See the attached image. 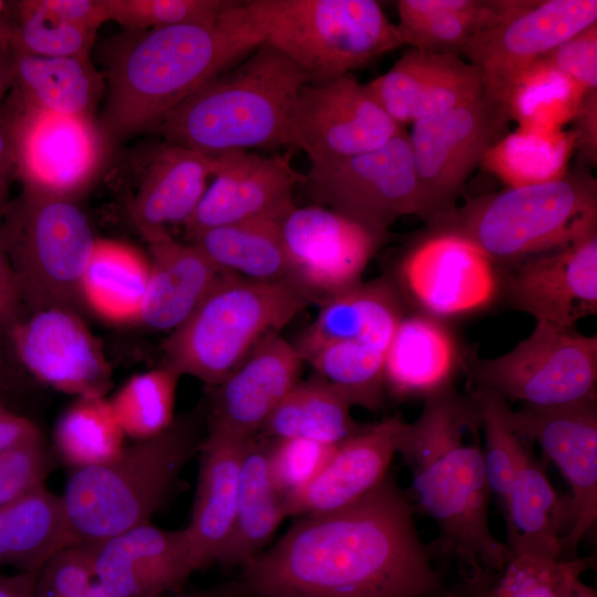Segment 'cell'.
Here are the masks:
<instances>
[{
    "mask_svg": "<svg viewBox=\"0 0 597 597\" xmlns=\"http://www.w3.org/2000/svg\"><path fill=\"white\" fill-rule=\"evenodd\" d=\"M409 496L389 471L355 503L301 516L242 565L252 597H437L446 589Z\"/></svg>",
    "mask_w": 597,
    "mask_h": 597,
    "instance_id": "cell-1",
    "label": "cell"
},
{
    "mask_svg": "<svg viewBox=\"0 0 597 597\" xmlns=\"http://www.w3.org/2000/svg\"><path fill=\"white\" fill-rule=\"evenodd\" d=\"M425 399L419 417L404 422L397 453L411 473L407 492L415 512L439 531L434 548L467 565L502 570L512 558L489 524V498L479 432L481 419L470 396L449 387Z\"/></svg>",
    "mask_w": 597,
    "mask_h": 597,
    "instance_id": "cell-2",
    "label": "cell"
},
{
    "mask_svg": "<svg viewBox=\"0 0 597 597\" xmlns=\"http://www.w3.org/2000/svg\"><path fill=\"white\" fill-rule=\"evenodd\" d=\"M263 42L245 1H234L211 22L130 31L108 57L100 125L106 139L156 129L192 93Z\"/></svg>",
    "mask_w": 597,
    "mask_h": 597,
    "instance_id": "cell-3",
    "label": "cell"
},
{
    "mask_svg": "<svg viewBox=\"0 0 597 597\" xmlns=\"http://www.w3.org/2000/svg\"><path fill=\"white\" fill-rule=\"evenodd\" d=\"M304 72L263 42L192 93L158 125L166 143L208 157L289 146L287 130Z\"/></svg>",
    "mask_w": 597,
    "mask_h": 597,
    "instance_id": "cell-4",
    "label": "cell"
},
{
    "mask_svg": "<svg viewBox=\"0 0 597 597\" xmlns=\"http://www.w3.org/2000/svg\"><path fill=\"white\" fill-rule=\"evenodd\" d=\"M202 440L191 415L106 463L72 470L61 498L75 541L96 543L150 523Z\"/></svg>",
    "mask_w": 597,
    "mask_h": 597,
    "instance_id": "cell-5",
    "label": "cell"
},
{
    "mask_svg": "<svg viewBox=\"0 0 597 597\" xmlns=\"http://www.w3.org/2000/svg\"><path fill=\"white\" fill-rule=\"evenodd\" d=\"M312 302L290 279L260 282L220 272L192 313L164 341V366L216 387L260 341L279 333Z\"/></svg>",
    "mask_w": 597,
    "mask_h": 597,
    "instance_id": "cell-6",
    "label": "cell"
},
{
    "mask_svg": "<svg viewBox=\"0 0 597 597\" xmlns=\"http://www.w3.org/2000/svg\"><path fill=\"white\" fill-rule=\"evenodd\" d=\"M429 223L463 233L510 266L597 231V181L580 167L555 181L479 196Z\"/></svg>",
    "mask_w": 597,
    "mask_h": 597,
    "instance_id": "cell-7",
    "label": "cell"
},
{
    "mask_svg": "<svg viewBox=\"0 0 597 597\" xmlns=\"http://www.w3.org/2000/svg\"><path fill=\"white\" fill-rule=\"evenodd\" d=\"M271 44L322 84L404 45L396 24L374 0L245 1Z\"/></svg>",
    "mask_w": 597,
    "mask_h": 597,
    "instance_id": "cell-8",
    "label": "cell"
},
{
    "mask_svg": "<svg viewBox=\"0 0 597 597\" xmlns=\"http://www.w3.org/2000/svg\"><path fill=\"white\" fill-rule=\"evenodd\" d=\"M0 237L30 314L84 305L82 279L96 239L73 199L22 187L0 221Z\"/></svg>",
    "mask_w": 597,
    "mask_h": 597,
    "instance_id": "cell-9",
    "label": "cell"
},
{
    "mask_svg": "<svg viewBox=\"0 0 597 597\" xmlns=\"http://www.w3.org/2000/svg\"><path fill=\"white\" fill-rule=\"evenodd\" d=\"M297 186L316 205L385 233L400 217L430 218L406 129L373 150L311 164Z\"/></svg>",
    "mask_w": 597,
    "mask_h": 597,
    "instance_id": "cell-10",
    "label": "cell"
},
{
    "mask_svg": "<svg viewBox=\"0 0 597 597\" xmlns=\"http://www.w3.org/2000/svg\"><path fill=\"white\" fill-rule=\"evenodd\" d=\"M479 387L531 407L597 399V336L536 323L509 353L475 365Z\"/></svg>",
    "mask_w": 597,
    "mask_h": 597,
    "instance_id": "cell-11",
    "label": "cell"
},
{
    "mask_svg": "<svg viewBox=\"0 0 597 597\" xmlns=\"http://www.w3.org/2000/svg\"><path fill=\"white\" fill-rule=\"evenodd\" d=\"M398 280L421 313L442 321L486 308L502 284L498 264L479 244L439 223L409 245Z\"/></svg>",
    "mask_w": 597,
    "mask_h": 597,
    "instance_id": "cell-12",
    "label": "cell"
},
{
    "mask_svg": "<svg viewBox=\"0 0 597 597\" xmlns=\"http://www.w3.org/2000/svg\"><path fill=\"white\" fill-rule=\"evenodd\" d=\"M502 103L476 98L412 124L410 147L430 218L449 213L486 150L509 130Z\"/></svg>",
    "mask_w": 597,
    "mask_h": 597,
    "instance_id": "cell-13",
    "label": "cell"
},
{
    "mask_svg": "<svg viewBox=\"0 0 597 597\" xmlns=\"http://www.w3.org/2000/svg\"><path fill=\"white\" fill-rule=\"evenodd\" d=\"M596 0H509L503 17L461 52L502 103L515 78L561 42L597 23Z\"/></svg>",
    "mask_w": 597,
    "mask_h": 597,
    "instance_id": "cell-14",
    "label": "cell"
},
{
    "mask_svg": "<svg viewBox=\"0 0 597 597\" xmlns=\"http://www.w3.org/2000/svg\"><path fill=\"white\" fill-rule=\"evenodd\" d=\"M13 123L22 187L72 199L101 168L106 137L93 117L35 107L12 91L6 98Z\"/></svg>",
    "mask_w": 597,
    "mask_h": 597,
    "instance_id": "cell-15",
    "label": "cell"
},
{
    "mask_svg": "<svg viewBox=\"0 0 597 597\" xmlns=\"http://www.w3.org/2000/svg\"><path fill=\"white\" fill-rule=\"evenodd\" d=\"M279 227L290 280L320 303L360 283L388 235L320 205L295 206Z\"/></svg>",
    "mask_w": 597,
    "mask_h": 597,
    "instance_id": "cell-16",
    "label": "cell"
},
{
    "mask_svg": "<svg viewBox=\"0 0 597 597\" xmlns=\"http://www.w3.org/2000/svg\"><path fill=\"white\" fill-rule=\"evenodd\" d=\"M365 84L353 76L305 84L294 104L289 147L302 149L311 164L378 148L401 133Z\"/></svg>",
    "mask_w": 597,
    "mask_h": 597,
    "instance_id": "cell-17",
    "label": "cell"
},
{
    "mask_svg": "<svg viewBox=\"0 0 597 597\" xmlns=\"http://www.w3.org/2000/svg\"><path fill=\"white\" fill-rule=\"evenodd\" d=\"M511 430L540 444L570 486L569 526L563 554H574L597 520V399L557 407L504 411Z\"/></svg>",
    "mask_w": 597,
    "mask_h": 597,
    "instance_id": "cell-18",
    "label": "cell"
},
{
    "mask_svg": "<svg viewBox=\"0 0 597 597\" xmlns=\"http://www.w3.org/2000/svg\"><path fill=\"white\" fill-rule=\"evenodd\" d=\"M510 268L507 301L536 323L574 328L582 318L597 314V231Z\"/></svg>",
    "mask_w": 597,
    "mask_h": 597,
    "instance_id": "cell-19",
    "label": "cell"
},
{
    "mask_svg": "<svg viewBox=\"0 0 597 597\" xmlns=\"http://www.w3.org/2000/svg\"><path fill=\"white\" fill-rule=\"evenodd\" d=\"M9 334L21 364L46 386L76 398L104 397L109 390V365L75 312L38 311L21 318Z\"/></svg>",
    "mask_w": 597,
    "mask_h": 597,
    "instance_id": "cell-20",
    "label": "cell"
},
{
    "mask_svg": "<svg viewBox=\"0 0 597 597\" xmlns=\"http://www.w3.org/2000/svg\"><path fill=\"white\" fill-rule=\"evenodd\" d=\"M213 180L184 223L188 234L243 221L282 219L292 208L301 174L291 154L233 151L216 157Z\"/></svg>",
    "mask_w": 597,
    "mask_h": 597,
    "instance_id": "cell-21",
    "label": "cell"
},
{
    "mask_svg": "<svg viewBox=\"0 0 597 597\" xmlns=\"http://www.w3.org/2000/svg\"><path fill=\"white\" fill-rule=\"evenodd\" d=\"M303 359L279 333L260 341L242 363L214 387L206 436L254 439L283 398L300 381Z\"/></svg>",
    "mask_w": 597,
    "mask_h": 597,
    "instance_id": "cell-22",
    "label": "cell"
},
{
    "mask_svg": "<svg viewBox=\"0 0 597 597\" xmlns=\"http://www.w3.org/2000/svg\"><path fill=\"white\" fill-rule=\"evenodd\" d=\"M91 544L95 579L113 597H157L198 569L185 527L145 523Z\"/></svg>",
    "mask_w": 597,
    "mask_h": 597,
    "instance_id": "cell-23",
    "label": "cell"
},
{
    "mask_svg": "<svg viewBox=\"0 0 597 597\" xmlns=\"http://www.w3.org/2000/svg\"><path fill=\"white\" fill-rule=\"evenodd\" d=\"M365 85L401 127L452 109L484 92L479 70L462 56L413 48L388 72Z\"/></svg>",
    "mask_w": 597,
    "mask_h": 597,
    "instance_id": "cell-24",
    "label": "cell"
},
{
    "mask_svg": "<svg viewBox=\"0 0 597 597\" xmlns=\"http://www.w3.org/2000/svg\"><path fill=\"white\" fill-rule=\"evenodd\" d=\"M402 425L398 418H385L339 443L305 486L284 498L286 515L328 513L366 495L389 472Z\"/></svg>",
    "mask_w": 597,
    "mask_h": 597,
    "instance_id": "cell-25",
    "label": "cell"
},
{
    "mask_svg": "<svg viewBox=\"0 0 597 597\" xmlns=\"http://www.w3.org/2000/svg\"><path fill=\"white\" fill-rule=\"evenodd\" d=\"M216 167V158L182 146L165 142L155 150L128 209L145 240L189 219Z\"/></svg>",
    "mask_w": 597,
    "mask_h": 597,
    "instance_id": "cell-26",
    "label": "cell"
},
{
    "mask_svg": "<svg viewBox=\"0 0 597 597\" xmlns=\"http://www.w3.org/2000/svg\"><path fill=\"white\" fill-rule=\"evenodd\" d=\"M459 366L457 339L442 320L404 315L386 352L385 390L398 399L426 398L451 387Z\"/></svg>",
    "mask_w": 597,
    "mask_h": 597,
    "instance_id": "cell-27",
    "label": "cell"
},
{
    "mask_svg": "<svg viewBox=\"0 0 597 597\" xmlns=\"http://www.w3.org/2000/svg\"><path fill=\"white\" fill-rule=\"evenodd\" d=\"M398 286L388 277L360 282L321 303L315 321L294 345L303 362L324 346L366 342L388 349L404 316Z\"/></svg>",
    "mask_w": 597,
    "mask_h": 597,
    "instance_id": "cell-28",
    "label": "cell"
},
{
    "mask_svg": "<svg viewBox=\"0 0 597 597\" xmlns=\"http://www.w3.org/2000/svg\"><path fill=\"white\" fill-rule=\"evenodd\" d=\"M251 440H202L191 517L185 527L198 569L217 562L231 534L241 464Z\"/></svg>",
    "mask_w": 597,
    "mask_h": 597,
    "instance_id": "cell-29",
    "label": "cell"
},
{
    "mask_svg": "<svg viewBox=\"0 0 597 597\" xmlns=\"http://www.w3.org/2000/svg\"><path fill=\"white\" fill-rule=\"evenodd\" d=\"M149 280L139 323L174 331L197 307L221 272L193 244L169 232L147 240Z\"/></svg>",
    "mask_w": 597,
    "mask_h": 597,
    "instance_id": "cell-30",
    "label": "cell"
},
{
    "mask_svg": "<svg viewBox=\"0 0 597 597\" xmlns=\"http://www.w3.org/2000/svg\"><path fill=\"white\" fill-rule=\"evenodd\" d=\"M569 501L555 492L536 458L525 449L502 506L512 556L562 559Z\"/></svg>",
    "mask_w": 597,
    "mask_h": 597,
    "instance_id": "cell-31",
    "label": "cell"
},
{
    "mask_svg": "<svg viewBox=\"0 0 597 597\" xmlns=\"http://www.w3.org/2000/svg\"><path fill=\"white\" fill-rule=\"evenodd\" d=\"M74 543L61 495L45 486L0 506V566L39 573L49 558Z\"/></svg>",
    "mask_w": 597,
    "mask_h": 597,
    "instance_id": "cell-32",
    "label": "cell"
},
{
    "mask_svg": "<svg viewBox=\"0 0 597 597\" xmlns=\"http://www.w3.org/2000/svg\"><path fill=\"white\" fill-rule=\"evenodd\" d=\"M269 439L255 437L244 452L231 534L217 563L243 565L260 553L287 516L269 470Z\"/></svg>",
    "mask_w": 597,
    "mask_h": 597,
    "instance_id": "cell-33",
    "label": "cell"
},
{
    "mask_svg": "<svg viewBox=\"0 0 597 597\" xmlns=\"http://www.w3.org/2000/svg\"><path fill=\"white\" fill-rule=\"evenodd\" d=\"M14 51L12 92L19 98L45 111L93 117L104 80L90 57L40 56L15 46Z\"/></svg>",
    "mask_w": 597,
    "mask_h": 597,
    "instance_id": "cell-34",
    "label": "cell"
},
{
    "mask_svg": "<svg viewBox=\"0 0 597 597\" xmlns=\"http://www.w3.org/2000/svg\"><path fill=\"white\" fill-rule=\"evenodd\" d=\"M509 0H399L396 24L404 45L457 54L479 32L495 24Z\"/></svg>",
    "mask_w": 597,
    "mask_h": 597,
    "instance_id": "cell-35",
    "label": "cell"
},
{
    "mask_svg": "<svg viewBox=\"0 0 597 597\" xmlns=\"http://www.w3.org/2000/svg\"><path fill=\"white\" fill-rule=\"evenodd\" d=\"M353 406L343 390L316 375L291 389L256 437L301 438L337 446L364 428L353 419Z\"/></svg>",
    "mask_w": 597,
    "mask_h": 597,
    "instance_id": "cell-36",
    "label": "cell"
},
{
    "mask_svg": "<svg viewBox=\"0 0 597 597\" xmlns=\"http://www.w3.org/2000/svg\"><path fill=\"white\" fill-rule=\"evenodd\" d=\"M149 280V261L134 248L95 240L82 279L83 304L112 323L139 321Z\"/></svg>",
    "mask_w": 597,
    "mask_h": 597,
    "instance_id": "cell-37",
    "label": "cell"
},
{
    "mask_svg": "<svg viewBox=\"0 0 597 597\" xmlns=\"http://www.w3.org/2000/svg\"><path fill=\"white\" fill-rule=\"evenodd\" d=\"M280 220L237 222L188 235L190 243L221 272L253 281L275 282L290 279Z\"/></svg>",
    "mask_w": 597,
    "mask_h": 597,
    "instance_id": "cell-38",
    "label": "cell"
},
{
    "mask_svg": "<svg viewBox=\"0 0 597 597\" xmlns=\"http://www.w3.org/2000/svg\"><path fill=\"white\" fill-rule=\"evenodd\" d=\"M574 150L572 130L517 126L486 150L481 166L506 187L541 185L567 174Z\"/></svg>",
    "mask_w": 597,
    "mask_h": 597,
    "instance_id": "cell-39",
    "label": "cell"
},
{
    "mask_svg": "<svg viewBox=\"0 0 597 597\" xmlns=\"http://www.w3.org/2000/svg\"><path fill=\"white\" fill-rule=\"evenodd\" d=\"M125 434L105 397H77L56 421L53 439L57 458L72 470L115 459Z\"/></svg>",
    "mask_w": 597,
    "mask_h": 597,
    "instance_id": "cell-40",
    "label": "cell"
},
{
    "mask_svg": "<svg viewBox=\"0 0 597 597\" xmlns=\"http://www.w3.org/2000/svg\"><path fill=\"white\" fill-rule=\"evenodd\" d=\"M585 91L542 59L524 70L502 104L520 127L563 129L573 122Z\"/></svg>",
    "mask_w": 597,
    "mask_h": 597,
    "instance_id": "cell-41",
    "label": "cell"
},
{
    "mask_svg": "<svg viewBox=\"0 0 597 597\" xmlns=\"http://www.w3.org/2000/svg\"><path fill=\"white\" fill-rule=\"evenodd\" d=\"M179 377L163 366L133 376L115 392L109 404L125 436L140 441L172 425Z\"/></svg>",
    "mask_w": 597,
    "mask_h": 597,
    "instance_id": "cell-42",
    "label": "cell"
},
{
    "mask_svg": "<svg viewBox=\"0 0 597 597\" xmlns=\"http://www.w3.org/2000/svg\"><path fill=\"white\" fill-rule=\"evenodd\" d=\"M572 559L512 556L502 570H464L461 580L446 587L444 594L447 597H557Z\"/></svg>",
    "mask_w": 597,
    "mask_h": 597,
    "instance_id": "cell-43",
    "label": "cell"
},
{
    "mask_svg": "<svg viewBox=\"0 0 597 597\" xmlns=\"http://www.w3.org/2000/svg\"><path fill=\"white\" fill-rule=\"evenodd\" d=\"M14 8L10 23L15 49L48 57H90L96 31L71 23L44 0L18 1Z\"/></svg>",
    "mask_w": 597,
    "mask_h": 597,
    "instance_id": "cell-44",
    "label": "cell"
},
{
    "mask_svg": "<svg viewBox=\"0 0 597 597\" xmlns=\"http://www.w3.org/2000/svg\"><path fill=\"white\" fill-rule=\"evenodd\" d=\"M470 397L479 411L484 433L482 457L488 486L502 509L527 446L506 422L505 398L484 387L475 389Z\"/></svg>",
    "mask_w": 597,
    "mask_h": 597,
    "instance_id": "cell-45",
    "label": "cell"
},
{
    "mask_svg": "<svg viewBox=\"0 0 597 597\" xmlns=\"http://www.w3.org/2000/svg\"><path fill=\"white\" fill-rule=\"evenodd\" d=\"M230 0H105L109 21L130 31L207 23L217 19Z\"/></svg>",
    "mask_w": 597,
    "mask_h": 597,
    "instance_id": "cell-46",
    "label": "cell"
},
{
    "mask_svg": "<svg viewBox=\"0 0 597 597\" xmlns=\"http://www.w3.org/2000/svg\"><path fill=\"white\" fill-rule=\"evenodd\" d=\"M337 446L301 438L269 439V470L276 490L283 498L301 490L321 471Z\"/></svg>",
    "mask_w": 597,
    "mask_h": 597,
    "instance_id": "cell-47",
    "label": "cell"
},
{
    "mask_svg": "<svg viewBox=\"0 0 597 597\" xmlns=\"http://www.w3.org/2000/svg\"><path fill=\"white\" fill-rule=\"evenodd\" d=\"M95 580L92 544L74 543L42 566L34 597H82Z\"/></svg>",
    "mask_w": 597,
    "mask_h": 597,
    "instance_id": "cell-48",
    "label": "cell"
},
{
    "mask_svg": "<svg viewBox=\"0 0 597 597\" xmlns=\"http://www.w3.org/2000/svg\"><path fill=\"white\" fill-rule=\"evenodd\" d=\"M52 468L43 439L0 451V506L45 486Z\"/></svg>",
    "mask_w": 597,
    "mask_h": 597,
    "instance_id": "cell-49",
    "label": "cell"
},
{
    "mask_svg": "<svg viewBox=\"0 0 597 597\" xmlns=\"http://www.w3.org/2000/svg\"><path fill=\"white\" fill-rule=\"evenodd\" d=\"M540 59L585 92L597 90V23L561 42Z\"/></svg>",
    "mask_w": 597,
    "mask_h": 597,
    "instance_id": "cell-50",
    "label": "cell"
},
{
    "mask_svg": "<svg viewBox=\"0 0 597 597\" xmlns=\"http://www.w3.org/2000/svg\"><path fill=\"white\" fill-rule=\"evenodd\" d=\"M573 122L575 149L583 161L582 165L595 166L597 163V90L584 93Z\"/></svg>",
    "mask_w": 597,
    "mask_h": 597,
    "instance_id": "cell-51",
    "label": "cell"
},
{
    "mask_svg": "<svg viewBox=\"0 0 597 597\" xmlns=\"http://www.w3.org/2000/svg\"><path fill=\"white\" fill-rule=\"evenodd\" d=\"M18 178L17 151L11 112L3 102L0 107V221L11 201L10 186Z\"/></svg>",
    "mask_w": 597,
    "mask_h": 597,
    "instance_id": "cell-52",
    "label": "cell"
},
{
    "mask_svg": "<svg viewBox=\"0 0 597 597\" xmlns=\"http://www.w3.org/2000/svg\"><path fill=\"white\" fill-rule=\"evenodd\" d=\"M21 310L17 277L0 237V328L9 333L21 320Z\"/></svg>",
    "mask_w": 597,
    "mask_h": 597,
    "instance_id": "cell-53",
    "label": "cell"
},
{
    "mask_svg": "<svg viewBox=\"0 0 597 597\" xmlns=\"http://www.w3.org/2000/svg\"><path fill=\"white\" fill-rule=\"evenodd\" d=\"M45 4L71 23L96 31L109 15L105 0H44Z\"/></svg>",
    "mask_w": 597,
    "mask_h": 597,
    "instance_id": "cell-54",
    "label": "cell"
},
{
    "mask_svg": "<svg viewBox=\"0 0 597 597\" xmlns=\"http://www.w3.org/2000/svg\"><path fill=\"white\" fill-rule=\"evenodd\" d=\"M42 439L36 426L28 418L0 405V451Z\"/></svg>",
    "mask_w": 597,
    "mask_h": 597,
    "instance_id": "cell-55",
    "label": "cell"
},
{
    "mask_svg": "<svg viewBox=\"0 0 597 597\" xmlns=\"http://www.w3.org/2000/svg\"><path fill=\"white\" fill-rule=\"evenodd\" d=\"M14 59L11 23L4 14L0 19V107L14 85Z\"/></svg>",
    "mask_w": 597,
    "mask_h": 597,
    "instance_id": "cell-56",
    "label": "cell"
},
{
    "mask_svg": "<svg viewBox=\"0 0 597 597\" xmlns=\"http://www.w3.org/2000/svg\"><path fill=\"white\" fill-rule=\"evenodd\" d=\"M589 566V558H573L559 585L557 597H597L596 589L580 579L582 573Z\"/></svg>",
    "mask_w": 597,
    "mask_h": 597,
    "instance_id": "cell-57",
    "label": "cell"
},
{
    "mask_svg": "<svg viewBox=\"0 0 597 597\" xmlns=\"http://www.w3.org/2000/svg\"><path fill=\"white\" fill-rule=\"evenodd\" d=\"M39 573L0 574V597H34Z\"/></svg>",
    "mask_w": 597,
    "mask_h": 597,
    "instance_id": "cell-58",
    "label": "cell"
},
{
    "mask_svg": "<svg viewBox=\"0 0 597 597\" xmlns=\"http://www.w3.org/2000/svg\"><path fill=\"white\" fill-rule=\"evenodd\" d=\"M157 597H245L239 583L222 584L213 587L181 593L164 594Z\"/></svg>",
    "mask_w": 597,
    "mask_h": 597,
    "instance_id": "cell-59",
    "label": "cell"
},
{
    "mask_svg": "<svg viewBox=\"0 0 597 597\" xmlns=\"http://www.w3.org/2000/svg\"><path fill=\"white\" fill-rule=\"evenodd\" d=\"M82 597H113L96 580Z\"/></svg>",
    "mask_w": 597,
    "mask_h": 597,
    "instance_id": "cell-60",
    "label": "cell"
},
{
    "mask_svg": "<svg viewBox=\"0 0 597 597\" xmlns=\"http://www.w3.org/2000/svg\"><path fill=\"white\" fill-rule=\"evenodd\" d=\"M2 383H3V358L0 352V388L2 386Z\"/></svg>",
    "mask_w": 597,
    "mask_h": 597,
    "instance_id": "cell-61",
    "label": "cell"
},
{
    "mask_svg": "<svg viewBox=\"0 0 597 597\" xmlns=\"http://www.w3.org/2000/svg\"><path fill=\"white\" fill-rule=\"evenodd\" d=\"M7 4L3 1H0V19L6 14Z\"/></svg>",
    "mask_w": 597,
    "mask_h": 597,
    "instance_id": "cell-62",
    "label": "cell"
},
{
    "mask_svg": "<svg viewBox=\"0 0 597 597\" xmlns=\"http://www.w3.org/2000/svg\"><path fill=\"white\" fill-rule=\"evenodd\" d=\"M444 590H446V589H444ZM437 597H447V596H446V594H444V591H443L442 594H440V595L437 596Z\"/></svg>",
    "mask_w": 597,
    "mask_h": 597,
    "instance_id": "cell-63",
    "label": "cell"
}]
</instances>
